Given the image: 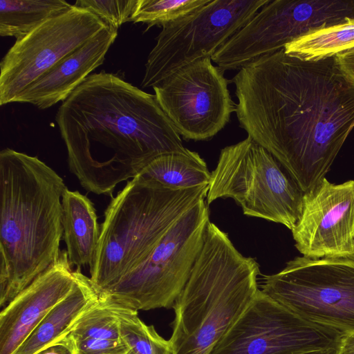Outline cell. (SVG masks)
I'll use <instances>...</instances> for the list:
<instances>
[{
    "label": "cell",
    "mask_w": 354,
    "mask_h": 354,
    "mask_svg": "<svg viewBox=\"0 0 354 354\" xmlns=\"http://www.w3.org/2000/svg\"><path fill=\"white\" fill-rule=\"evenodd\" d=\"M241 128L305 194L326 178L354 129V89L334 57L308 62L282 48L234 76Z\"/></svg>",
    "instance_id": "1"
},
{
    "label": "cell",
    "mask_w": 354,
    "mask_h": 354,
    "mask_svg": "<svg viewBox=\"0 0 354 354\" xmlns=\"http://www.w3.org/2000/svg\"><path fill=\"white\" fill-rule=\"evenodd\" d=\"M55 120L70 171L87 192L113 197L156 157L185 151L155 95L118 75L91 74L62 104Z\"/></svg>",
    "instance_id": "2"
},
{
    "label": "cell",
    "mask_w": 354,
    "mask_h": 354,
    "mask_svg": "<svg viewBox=\"0 0 354 354\" xmlns=\"http://www.w3.org/2000/svg\"><path fill=\"white\" fill-rule=\"evenodd\" d=\"M62 178L37 156L0 152V306L59 258Z\"/></svg>",
    "instance_id": "3"
},
{
    "label": "cell",
    "mask_w": 354,
    "mask_h": 354,
    "mask_svg": "<svg viewBox=\"0 0 354 354\" xmlns=\"http://www.w3.org/2000/svg\"><path fill=\"white\" fill-rule=\"evenodd\" d=\"M259 266L209 222L203 247L173 306L174 354H209L256 297Z\"/></svg>",
    "instance_id": "4"
},
{
    "label": "cell",
    "mask_w": 354,
    "mask_h": 354,
    "mask_svg": "<svg viewBox=\"0 0 354 354\" xmlns=\"http://www.w3.org/2000/svg\"><path fill=\"white\" fill-rule=\"evenodd\" d=\"M209 185L173 189L138 175L108 205L90 279L103 292L140 265L171 227L207 198Z\"/></svg>",
    "instance_id": "5"
},
{
    "label": "cell",
    "mask_w": 354,
    "mask_h": 354,
    "mask_svg": "<svg viewBox=\"0 0 354 354\" xmlns=\"http://www.w3.org/2000/svg\"><path fill=\"white\" fill-rule=\"evenodd\" d=\"M282 168L266 149L248 136L221 149L206 202L232 198L244 214L292 230L301 217L304 193Z\"/></svg>",
    "instance_id": "6"
},
{
    "label": "cell",
    "mask_w": 354,
    "mask_h": 354,
    "mask_svg": "<svg viewBox=\"0 0 354 354\" xmlns=\"http://www.w3.org/2000/svg\"><path fill=\"white\" fill-rule=\"evenodd\" d=\"M209 222L208 204L203 200L171 227L140 265L100 293L136 311L173 308L203 247Z\"/></svg>",
    "instance_id": "7"
},
{
    "label": "cell",
    "mask_w": 354,
    "mask_h": 354,
    "mask_svg": "<svg viewBox=\"0 0 354 354\" xmlns=\"http://www.w3.org/2000/svg\"><path fill=\"white\" fill-rule=\"evenodd\" d=\"M261 290L307 320L354 333V255L297 257Z\"/></svg>",
    "instance_id": "8"
},
{
    "label": "cell",
    "mask_w": 354,
    "mask_h": 354,
    "mask_svg": "<svg viewBox=\"0 0 354 354\" xmlns=\"http://www.w3.org/2000/svg\"><path fill=\"white\" fill-rule=\"evenodd\" d=\"M270 0H210L162 27L149 53L141 82L154 87L198 59L211 57Z\"/></svg>",
    "instance_id": "9"
},
{
    "label": "cell",
    "mask_w": 354,
    "mask_h": 354,
    "mask_svg": "<svg viewBox=\"0 0 354 354\" xmlns=\"http://www.w3.org/2000/svg\"><path fill=\"white\" fill-rule=\"evenodd\" d=\"M345 335L300 317L259 290L209 354H336Z\"/></svg>",
    "instance_id": "10"
},
{
    "label": "cell",
    "mask_w": 354,
    "mask_h": 354,
    "mask_svg": "<svg viewBox=\"0 0 354 354\" xmlns=\"http://www.w3.org/2000/svg\"><path fill=\"white\" fill-rule=\"evenodd\" d=\"M106 26L89 10L73 5L17 39L0 64V104L16 102L27 88Z\"/></svg>",
    "instance_id": "11"
},
{
    "label": "cell",
    "mask_w": 354,
    "mask_h": 354,
    "mask_svg": "<svg viewBox=\"0 0 354 354\" xmlns=\"http://www.w3.org/2000/svg\"><path fill=\"white\" fill-rule=\"evenodd\" d=\"M153 88L162 109L187 140L212 138L236 111L228 80L211 57L182 67Z\"/></svg>",
    "instance_id": "12"
},
{
    "label": "cell",
    "mask_w": 354,
    "mask_h": 354,
    "mask_svg": "<svg viewBox=\"0 0 354 354\" xmlns=\"http://www.w3.org/2000/svg\"><path fill=\"white\" fill-rule=\"evenodd\" d=\"M291 232L303 256L354 255V180L334 184L325 178L305 193L301 217Z\"/></svg>",
    "instance_id": "13"
},
{
    "label": "cell",
    "mask_w": 354,
    "mask_h": 354,
    "mask_svg": "<svg viewBox=\"0 0 354 354\" xmlns=\"http://www.w3.org/2000/svg\"><path fill=\"white\" fill-rule=\"evenodd\" d=\"M75 270L66 250L0 313V354H14L47 314L71 292Z\"/></svg>",
    "instance_id": "14"
},
{
    "label": "cell",
    "mask_w": 354,
    "mask_h": 354,
    "mask_svg": "<svg viewBox=\"0 0 354 354\" xmlns=\"http://www.w3.org/2000/svg\"><path fill=\"white\" fill-rule=\"evenodd\" d=\"M118 36V29L106 26L95 37L41 76L17 99L40 109L64 101L93 72L102 65Z\"/></svg>",
    "instance_id": "15"
},
{
    "label": "cell",
    "mask_w": 354,
    "mask_h": 354,
    "mask_svg": "<svg viewBox=\"0 0 354 354\" xmlns=\"http://www.w3.org/2000/svg\"><path fill=\"white\" fill-rule=\"evenodd\" d=\"M75 283L33 330L14 354H39L56 344L76 322L100 299V294L90 277L80 268L75 270Z\"/></svg>",
    "instance_id": "16"
},
{
    "label": "cell",
    "mask_w": 354,
    "mask_h": 354,
    "mask_svg": "<svg viewBox=\"0 0 354 354\" xmlns=\"http://www.w3.org/2000/svg\"><path fill=\"white\" fill-rule=\"evenodd\" d=\"M63 239L70 263L81 268L91 266L100 236L93 202L78 191L66 187L62 198Z\"/></svg>",
    "instance_id": "17"
},
{
    "label": "cell",
    "mask_w": 354,
    "mask_h": 354,
    "mask_svg": "<svg viewBox=\"0 0 354 354\" xmlns=\"http://www.w3.org/2000/svg\"><path fill=\"white\" fill-rule=\"evenodd\" d=\"M139 175L173 189L209 185L211 180L205 161L197 152L188 149L156 157Z\"/></svg>",
    "instance_id": "18"
},
{
    "label": "cell",
    "mask_w": 354,
    "mask_h": 354,
    "mask_svg": "<svg viewBox=\"0 0 354 354\" xmlns=\"http://www.w3.org/2000/svg\"><path fill=\"white\" fill-rule=\"evenodd\" d=\"M73 7L64 0H0V35L20 38Z\"/></svg>",
    "instance_id": "19"
},
{
    "label": "cell",
    "mask_w": 354,
    "mask_h": 354,
    "mask_svg": "<svg viewBox=\"0 0 354 354\" xmlns=\"http://www.w3.org/2000/svg\"><path fill=\"white\" fill-rule=\"evenodd\" d=\"M354 47V19L314 30L286 44V54L308 62L334 57Z\"/></svg>",
    "instance_id": "20"
},
{
    "label": "cell",
    "mask_w": 354,
    "mask_h": 354,
    "mask_svg": "<svg viewBox=\"0 0 354 354\" xmlns=\"http://www.w3.org/2000/svg\"><path fill=\"white\" fill-rule=\"evenodd\" d=\"M85 339L122 341L119 320L114 303L100 294L99 301L72 327L66 336L56 344L65 345Z\"/></svg>",
    "instance_id": "21"
},
{
    "label": "cell",
    "mask_w": 354,
    "mask_h": 354,
    "mask_svg": "<svg viewBox=\"0 0 354 354\" xmlns=\"http://www.w3.org/2000/svg\"><path fill=\"white\" fill-rule=\"evenodd\" d=\"M113 303L121 340L131 354H174L169 340L162 337L153 326L143 322L138 311Z\"/></svg>",
    "instance_id": "22"
},
{
    "label": "cell",
    "mask_w": 354,
    "mask_h": 354,
    "mask_svg": "<svg viewBox=\"0 0 354 354\" xmlns=\"http://www.w3.org/2000/svg\"><path fill=\"white\" fill-rule=\"evenodd\" d=\"M210 0H138L130 21L148 28L165 26L185 17L208 3Z\"/></svg>",
    "instance_id": "23"
},
{
    "label": "cell",
    "mask_w": 354,
    "mask_h": 354,
    "mask_svg": "<svg viewBox=\"0 0 354 354\" xmlns=\"http://www.w3.org/2000/svg\"><path fill=\"white\" fill-rule=\"evenodd\" d=\"M138 0H77L74 6L86 9L116 29L130 21Z\"/></svg>",
    "instance_id": "24"
},
{
    "label": "cell",
    "mask_w": 354,
    "mask_h": 354,
    "mask_svg": "<svg viewBox=\"0 0 354 354\" xmlns=\"http://www.w3.org/2000/svg\"><path fill=\"white\" fill-rule=\"evenodd\" d=\"M334 60L341 74L354 89V47L337 54Z\"/></svg>",
    "instance_id": "25"
},
{
    "label": "cell",
    "mask_w": 354,
    "mask_h": 354,
    "mask_svg": "<svg viewBox=\"0 0 354 354\" xmlns=\"http://www.w3.org/2000/svg\"><path fill=\"white\" fill-rule=\"evenodd\" d=\"M336 354H354V333L344 336Z\"/></svg>",
    "instance_id": "26"
},
{
    "label": "cell",
    "mask_w": 354,
    "mask_h": 354,
    "mask_svg": "<svg viewBox=\"0 0 354 354\" xmlns=\"http://www.w3.org/2000/svg\"><path fill=\"white\" fill-rule=\"evenodd\" d=\"M39 354H71L69 350L60 344L52 345L43 351Z\"/></svg>",
    "instance_id": "27"
},
{
    "label": "cell",
    "mask_w": 354,
    "mask_h": 354,
    "mask_svg": "<svg viewBox=\"0 0 354 354\" xmlns=\"http://www.w3.org/2000/svg\"><path fill=\"white\" fill-rule=\"evenodd\" d=\"M108 354H131V353L129 351V350L127 348H126V349H124L122 351H116V352H113V353H108Z\"/></svg>",
    "instance_id": "28"
}]
</instances>
